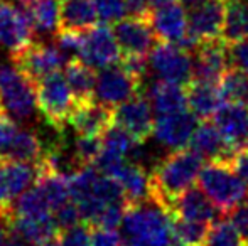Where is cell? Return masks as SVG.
Masks as SVG:
<instances>
[{
	"mask_svg": "<svg viewBox=\"0 0 248 246\" xmlns=\"http://www.w3.org/2000/svg\"><path fill=\"white\" fill-rule=\"evenodd\" d=\"M120 226L127 246H176L172 213L154 197L127 204Z\"/></svg>",
	"mask_w": 248,
	"mask_h": 246,
	"instance_id": "cell-1",
	"label": "cell"
},
{
	"mask_svg": "<svg viewBox=\"0 0 248 246\" xmlns=\"http://www.w3.org/2000/svg\"><path fill=\"white\" fill-rule=\"evenodd\" d=\"M204 159L191 148L172 150L160 159L150 172L152 197L169 209L172 201L198 181Z\"/></svg>",
	"mask_w": 248,
	"mask_h": 246,
	"instance_id": "cell-2",
	"label": "cell"
},
{
	"mask_svg": "<svg viewBox=\"0 0 248 246\" xmlns=\"http://www.w3.org/2000/svg\"><path fill=\"white\" fill-rule=\"evenodd\" d=\"M69 194L81 219L92 224L103 207L115 203H127L122 187L115 179L101 174L95 165H81L69 174Z\"/></svg>",
	"mask_w": 248,
	"mask_h": 246,
	"instance_id": "cell-3",
	"label": "cell"
},
{
	"mask_svg": "<svg viewBox=\"0 0 248 246\" xmlns=\"http://www.w3.org/2000/svg\"><path fill=\"white\" fill-rule=\"evenodd\" d=\"M199 189L221 214H230L248 194V184L235 171L232 160H209L198 175Z\"/></svg>",
	"mask_w": 248,
	"mask_h": 246,
	"instance_id": "cell-4",
	"label": "cell"
},
{
	"mask_svg": "<svg viewBox=\"0 0 248 246\" xmlns=\"http://www.w3.org/2000/svg\"><path fill=\"white\" fill-rule=\"evenodd\" d=\"M0 112L17 123L29 122L39 112L36 83L17 64H0Z\"/></svg>",
	"mask_w": 248,
	"mask_h": 246,
	"instance_id": "cell-5",
	"label": "cell"
},
{
	"mask_svg": "<svg viewBox=\"0 0 248 246\" xmlns=\"http://www.w3.org/2000/svg\"><path fill=\"white\" fill-rule=\"evenodd\" d=\"M37 108L46 122L56 130H61L69 120V115L76 106V98L66 81L64 74L54 72L41 79L36 86Z\"/></svg>",
	"mask_w": 248,
	"mask_h": 246,
	"instance_id": "cell-6",
	"label": "cell"
},
{
	"mask_svg": "<svg viewBox=\"0 0 248 246\" xmlns=\"http://www.w3.org/2000/svg\"><path fill=\"white\" fill-rule=\"evenodd\" d=\"M142 78L130 72L124 64H111L98 69L93 98L108 108H117L140 91Z\"/></svg>",
	"mask_w": 248,
	"mask_h": 246,
	"instance_id": "cell-7",
	"label": "cell"
},
{
	"mask_svg": "<svg viewBox=\"0 0 248 246\" xmlns=\"http://www.w3.org/2000/svg\"><path fill=\"white\" fill-rule=\"evenodd\" d=\"M147 71L162 81L189 85L193 79V56L177 44L160 43L149 53Z\"/></svg>",
	"mask_w": 248,
	"mask_h": 246,
	"instance_id": "cell-8",
	"label": "cell"
},
{
	"mask_svg": "<svg viewBox=\"0 0 248 246\" xmlns=\"http://www.w3.org/2000/svg\"><path fill=\"white\" fill-rule=\"evenodd\" d=\"M147 20L160 43L177 44L186 51H194L198 43L187 32V12L179 3H164L154 7L147 14Z\"/></svg>",
	"mask_w": 248,
	"mask_h": 246,
	"instance_id": "cell-9",
	"label": "cell"
},
{
	"mask_svg": "<svg viewBox=\"0 0 248 246\" xmlns=\"http://www.w3.org/2000/svg\"><path fill=\"white\" fill-rule=\"evenodd\" d=\"M34 43V29L19 3L0 0V46L12 59Z\"/></svg>",
	"mask_w": 248,
	"mask_h": 246,
	"instance_id": "cell-10",
	"label": "cell"
},
{
	"mask_svg": "<svg viewBox=\"0 0 248 246\" xmlns=\"http://www.w3.org/2000/svg\"><path fill=\"white\" fill-rule=\"evenodd\" d=\"M122 58L120 47L115 39L113 30L101 24L81 32V47L78 59L88 64L92 69H103L117 64Z\"/></svg>",
	"mask_w": 248,
	"mask_h": 246,
	"instance_id": "cell-11",
	"label": "cell"
},
{
	"mask_svg": "<svg viewBox=\"0 0 248 246\" xmlns=\"http://www.w3.org/2000/svg\"><path fill=\"white\" fill-rule=\"evenodd\" d=\"M198 127V116L191 110L184 108L174 113L157 115L154 120L152 135L157 145L167 150L186 148Z\"/></svg>",
	"mask_w": 248,
	"mask_h": 246,
	"instance_id": "cell-12",
	"label": "cell"
},
{
	"mask_svg": "<svg viewBox=\"0 0 248 246\" xmlns=\"http://www.w3.org/2000/svg\"><path fill=\"white\" fill-rule=\"evenodd\" d=\"M113 34L124 59L125 58L147 59L157 39L147 17H125L120 22L115 24Z\"/></svg>",
	"mask_w": 248,
	"mask_h": 246,
	"instance_id": "cell-13",
	"label": "cell"
},
{
	"mask_svg": "<svg viewBox=\"0 0 248 246\" xmlns=\"http://www.w3.org/2000/svg\"><path fill=\"white\" fill-rule=\"evenodd\" d=\"M41 165L0 157V211L7 209L24 190L36 184Z\"/></svg>",
	"mask_w": 248,
	"mask_h": 246,
	"instance_id": "cell-14",
	"label": "cell"
},
{
	"mask_svg": "<svg viewBox=\"0 0 248 246\" xmlns=\"http://www.w3.org/2000/svg\"><path fill=\"white\" fill-rule=\"evenodd\" d=\"M14 62L32 79L34 83H39L41 79L61 71L66 66V58L61 54L54 43H32L27 46L20 54L14 58Z\"/></svg>",
	"mask_w": 248,
	"mask_h": 246,
	"instance_id": "cell-15",
	"label": "cell"
},
{
	"mask_svg": "<svg viewBox=\"0 0 248 246\" xmlns=\"http://www.w3.org/2000/svg\"><path fill=\"white\" fill-rule=\"evenodd\" d=\"M213 123L221 133L232 157L248 147V108L238 103L225 101L213 115Z\"/></svg>",
	"mask_w": 248,
	"mask_h": 246,
	"instance_id": "cell-16",
	"label": "cell"
},
{
	"mask_svg": "<svg viewBox=\"0 0 248 246\" xmlns=\"http://www.w3.org/2000/svg\"><path fill=\"white\" fill-rule=\"evenodd\" d=\"M228 66V44L221 37L199 43L193 56V79L219 83Z\"/></svg>",
	"mask_w": 248,
	"mask_h": 246,
	"instance_id": "cell-17",
	"label": "cell"
},
{
	"mask_svg": "<svg viewBox=\"0 0 248 246\" xmlns=\"http://www.w3.org/2000/svg\"><path fill=\"white\" fill-rule=\"evenodd\" d=\"M113 123L134 135L139 142L147 140L154 128V110L147 96L137 93L113 108Z\"/></svg>",
	"mask_w": 248,
	"mask_h": 246,
	"instance_id": "cell-18",
	"label": "cell"
},
{
	"mask_svg": "<svg viewBox=\"0 0 248 246\" xmlns=\"http://www.w3.org/2000/svg\"><path fill=\"white\" fill-rule=\"evenodd\" d=\"M223 20H225V0H206L187 12V32L194 41L218 39L221 37Z\"/></svg>",
	"mask_w": 248,
	"mask_h": 246,
	"instance_id": "cell-19",
	"label": "cell"
},
{
	"mask_svg": "<svg viewBox=\"0 0 248 246\" xmlns=\"http://www.w3.org/2000/svg\"><path fill=\"white\" fill-rule=\"evenodd\" d=\"M111 122H113V110L93 98L76 103L68 120L76 135H92V137H100Z\"/></svg>",
	"mask_w": 248,
	"mask_h": 246,
	"instance_id": "cell-20",
	"label": "cell"
},
{
	"mask_svg": "<svg viewBox=\"0 0 248 246\" xmlns=\"http://www.w3.org/2000/svg\"><path fill=\"white\" fill-rule=\"evenodd\" d=\"M169 211L172 213L174 217L199 221V223L206 224H213L221 214L216 209L215 204L208 199V196L201 189H196V187H189L183 194H179L172 201Z\"/></svg>",
	"mask_w": 248,
	"mask_h": 246,
	"instance_id": "cell-21",
	"label": "cell"
},
{
	"mask_svg": "<svg viewBox=\"0 0 248 246\" xmlns=\"http://www.w3.org/2000/svg\"><path fill=\"white\" fill-rule=\"evenodd\" d=\"M26 12L34 34L37 36H56L61 22V3L58 0H17Z\"/></svg>",
	"mask_w": 248,
	"mask_h": 246,
	"instance_id": "cell-22",
	"label": "cell"
},
{
	"mask_svg": "<svg viewBox=\"0 0 248 246\" xmlns=\"http://www.w3.org/2000/svg\"><path fill=\"white\" fill-rule=\"evenodd\" d=\"M113 179L120 184L127 204L142 203L152 197L150 174L145 171L144 165L127 160Z\"/></svg>",
	"mask_w": 248,
	"mask_h": 246,
	"instance_id": "cell-23",
	"label": "cell"
},
{
	"mask_svg": "<svg viewBox=\"0 0 248 246\" xmlns=\"http://www.w3.org/2000/svg\"><path fill=\"white\" fill-rule=\"evenodd\" d=\"M187 108L201 120L213 118L219 106L225 103L219 83L191 81L186 89Z\"/></svg>",
	"mask_w": 248,
	"mask_h": 246,
	"instance_id": "cell-24",
	"label": "cell"
},
{
	"mask_svg": "<svg viewBox=\"0 0 248 246\" xmlns=\"http://www.w3.org/2000/svg\"><path fill=\"white\" fill-rule=\"evenodd\" d=\"M3 216V214H2ZM9 223L10 230L19 234L22 240H26L31 246L43 243V241L52 240L59 234V228L56 226V221L52 214L37 217H22V216H3Z\"/></svg>",
	"mask_w": 248,
	"mask_h": 246,
	"instance_id": "cell-25",
	"label": "cell"
},
{
	"mask_svg": "<svg viewBox=\"0 0 248 246\" xmlns=\"http://www.w3.org/2000/svg\"><path fill=\"white\" fill-rule=\"evenodd\" d=\"M147 100L157 115H166V113L187 108L186 89L183 88V85L162 81V79H157L149 86Z\"/></svg>",
	"mask_w": 248,
	"mask_h": 246,
	"instance_id": "cell-26",
	"label": "cell"
},
{
	"mask_svg": "<svg viewBox=\"0 0 248 246\" xmlns=\"http://www.w3.org/2000/svg\"><path fill=\"white\" fill-rule=\"evenodd\" d=\"M187 145H189L191 150L196 152L199 157L208 159V160H218V159L232 160V155H230L228 148L223 142L221 133L218 131L216 125L211 122L198 123Z\"/></svg>",
	"mask_w": 248,
	"mask_h": 246,
	"instance_id": "cell-27",
	"label": "cell"
},
{
	"mask_svg": "<svg viewBox=\"0 0 248 246\" xmlns=\"http://www.w3.org/2000/svg\"><path fill=\"white\" fill-rule=\"evenodd\" d=\"M98 22L93 0H64L61 3V22L59 29L85 32Z\"/></svg>",
	"mask_w": 248,
	"mask_h": 246,
	"instance_id": "cell-28",
	"label": "cell"
},
{
	"mask_svg": "<svg viewBox=\"0 0 248 246\" xmlns=\"http://www.w3.org/2000/svg\"><path fill=\"white\" fill-rule=\"evenodd\" d=\"M221 39L226 44L248 39V0H225Z\"/></svg>",
	"mask_w": 248,
	"mask_h": 246,
	"instance_id": "cell-29",
	"label": "cell"
},
{
	"mask_svg": "<svg viewBox=\"0 0 248 246\" xmlns=\"http://www.w3.org/2000/svg\"><path fill=\"white\" fill-rule=\"evenodd\" d=\"M44 155V145L41 142L39 135L34 130L19 127L14 140L10 142L9 148L3 154V159H14V160L32 162L39 164Z\"/></svg>",
	"mask_w": 248,
	"mask_h": 246,
	"instance_id": "cell-30",
	"label": "cell"
},
{
	"mask_svg": "<svg viewBox=\"0 0 248 246\" xmlns=\"http://www.w3.org/2000/svg\"><path fill=\"white\" fill-rule=\"evenodd\" d=\"M64 78L75 95L76 101H86L93 98L96 74L88 64L79 59L68 61L64 66Z\"/></svg>",
	"mask_w": 248,
	"mask_h": 246,
	"instance_id": "cell-31",
	"label": "cell"
},
{
	"mask_svg": "<svg viewBox=\"0 0 248 246\" xmlns=\"http://www.w3.org/2000/svg\"><path fill=\"white\" fill-rule=\"evenodd\" d=\"M100 142H101V148H100L101 152L115 155V157L127 159V160L132 152H134L135 145L139 144V140L134 135H130L127 130H124V128L118 127L113 122L100 135Z\"/></svg>",
	"mask_w": 248,
	"mask_h": 246,
	"instance_id": "cell-32",
	"label": "cell"
},
{
	"mask_svg": "<svg viewBox=\"0 0 248 246\" xmlns=\"http://www.w3.org/2000/svg\"><path fill=\"white\" fill-rule=\"evenodd\" d=\"M211 224L174 217V243L176 246H204Z\"/></svg>",
	"mask_w": 248,
	"mask_h": 246,
	"instance_id": "cell-33",
	"label": "cell"
},
{
	"mask_svg": "<svg viewBox=\"0 0 248 246\" xmlns=\"http://www.w3.org/2000/svg\"><path fill=\"white\" fill-rule=\"evenodd\" d=\"M225 101L238 103V105L248 108V74L238 69H228L219 79Z\"/></svg>",
	"mask_w": 248,
	"mask_h": 246,
	"instance_id": "cell-34",
	"label": "cell"
},
{
	"mask_svg": "<svg viewBox=\"0 0 248 246\" xmlns=\"http://www.w3.org/2000/svg\"><path fill=\"white\" fill-rule=\"evenodd\" d=\"M204 246H247L243 234L230 219H218L211 224Z\"/></svg>",
	"mask_w": 248,
	"mask_h": 246,
	"instance_id": "cell-35",
	"label": "cell"
},
{
	"mask_svg": "<svg viewBox=\"0 0 248 246\" xmlns=\"http://www.w3.org/2000/svg\"><path fill=\"white\" fill-rule=\"evenodd\" d=\"M101 148L100 137H92V135H78L73 145V157L78 162V165H90L98 157Z\"/></svg>",
	"mask_w": 248,
	"mask_h": 246,
	"instance_id": "cell-36",
	"label": "cell"
},
{
	"mask_svg": "<svg viewBox=\"0 0 248 246\" xmlns=\"http://www.w3.org/2000/svg\"><path fill=\"white\" fill-rule=\"evenodd\" d=\"M98 20L105 26L117 24L128 14L125 0H93Z\"/></svg>",
	"mask_w": 248,
	"mask_h": 246,
	"instance_id": "cell-37",
	"label": "cell"
},
{
	"mask_svg": "<svg viewBox=\"0 0 248 246\" xmlns=\"http://www.w3.org/2000/svg\"><path fill=\"white\" fill-rule=\"evenodd\" d=\"M58 243L59 246H92V228L79 223L59 231Z\"/></svg>",
	"mask_w": 248,
	"mask_h": 246,
	"instance_id": "cell-38",
	"label": "cell"
},
{
	"mask_svg": "<svg viewBox=\"0 0 248 246\" xmlns=\"http://www.w3.org/2000/svg\"><path fill=\"white\" fill-rule=\"evenodd\" d=\"M52 217H54L56 226L59 228V231L76 226V224H79L83 221L81 214H79L78 207H76V204L73 203V201H69V203L62 204L61 207H58V209L52 213Z\"/></svg>",
	"mask_w": 248,
	"mask_h": 246,
	"instance_id": "cell-39",
	"label": "cell"
},
{
	"mask_svg": "<svg viewBox=\"0 0 248 246\" xmlns=\"http://www.w3.org/2000/svg\"><path fill=\"white\" fill-rule=\"evenodd\" d=\"M228 61L233 69L248 74V39L228 44Z\"/></svg>",
	"mask_w": 248,
	"mask_h": 246,
	"instance_id": "cell-40",
	"label": "cell"
},
{
	"mask_svg": "<svg viewBox=\"0 0 248 246\" xmlns=\"http://www.w3.org/2000/svg\"><path fill=\"white\" fill-rule=\"evenodd\" d=\"M92 246H124L122 234L108 228H93Z\"/></svg>",
	"mask_w": 248,
	"mask_h": 246,
	"instance_id": "cell-41",
	"label": "cell"
},
{
	"mask_svg": "<svg viewBox=\"0 0 248 246\" xmlns=\"http://www.w3.org/2000/svg\"><path fill=\"white\" fill-rule=\"evenodd\" d=\"M228 216H230V221H232L233 226L245 236L248 233V194H247L245 199H243L242 203L228 214Z\"/></svg>",
	"mask_w": 248,
	"mask_h": 246,
	"instance_id": "cell-42",
	"label": "cell"
},
{
	"mask_svg": "<svg viewBox=\"0 0 248 246\" xmlns=\"http://www.w3.org/2000/svg\"><path fill=\"white\" fill-rule=\"evenodd\" d=\"M232 164L235 167V171L240 174V177L248 184V147H245L243 150L236 152L232 157Z\"/></svg>",
	"mask_w": 248,
	"mask_h": 246,
	"instance_id": "cell-43",
	"label": "cell"
},
{
	"mask_svg": "<svg viewBox=\"0 0 248 246\" xmlns=\"http://www.w3.org/2000/svg\"><path fill=\"white\" fill-rule=\"evenodd\" d=\"M125 3L128 14L135 17H147V14L152 10L150 0H125Z\"/></svg>",
	"mask_w": 248,
	"mask_h": 246,
	"instance_id": "cell-44",
	"label": "cell"
},
{
	"mask_svg": "<svg viewBox=\"0 0 248 246\" xmlns=\"http://www.w3.org/2000/svg\"><path fill=\"white\" fill-rule=\"evenodd\" d=\"M181 2H183V5H186V7H194V5H198V3L206 2V0H181Z\"/></svg>",
	"mask_w": 248,
	"mask_h": 246,
	"instance_id": "cell-45",
	"label": "cell"
},
{
	"mask_svg": "<svg viewBox=\"0 0 248 246\" xmlns=\"http://www.w3.org/2000/svg\"><path fill=\"white\" fill-rule=\"evenodd\" d=\"M34 246H59V243H58V240H47V241H43V243H37V245H34Z\"/></svg>",
	"mask_w": 248,
	"mask_h": 246,
	"instance_id": "cell-46",
	"label": "cell"
},
{
	"mask_svg": "<svg viewBox=\"0 0 248 246\" xmlns=\"http://www.w3.org/2000/svg\"><path fill=\"white\" fill-rule=\"evenodd\" d=\"M174 0H150V5L152 7H159V5H164V3H170Z\"/></svg>",
	"mask_w": 248,
	"mask_h": 246,
	"instance_id": "cell-47",
	"label": "cell"
},
{
	"mask_svg": "<svg viewBox=\"0 0 248 246\" xmlns=\"http://www.w3.org/2000/svg\"><path fill=\"white\" fill-rule=\"evenodd\" d=\"M243 238H245V245L248 246V233L245 234V236H243Z\"/></svg>",
	"mask_w": 248,
	"mask_h": 246,
	"instance_id": "cell-48",
	"label": "cell"
}]
</instances>
